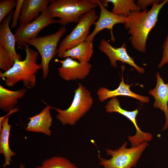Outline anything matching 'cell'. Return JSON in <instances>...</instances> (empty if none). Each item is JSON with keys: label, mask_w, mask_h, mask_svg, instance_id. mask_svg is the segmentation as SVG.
Segmentation results:
<instances>
[{"label": "cell", "mask_w": 168, "mask_h": 168, "mask_svg": "<svg viewBox=\"0 0 168 168\" xmlns=\"http://www.w3.org/2000/svg\"><path fill=\"white\" fill-rule=\"evenodd\" d=\"M26 91L25 88L12 91L0 85V109L5 112L14 109L19 100L24 96Z\"/></svg>", "instance_id": "cell-19"}, {"label": "cell", "mask_w": 168, "mask_h": 168, "mask_svg": "<svg viewBox=\"0 0 168 168\" xmlns=\"http://www.w3.org/2000/svg\"><path fill=\"white\" fill-rule=\"evenodd\" d=\"M41 166L43 168H78L69 160L61 156H54L46 159Z\"/></svg>", "instance_id": "cell-22"}, {"label": "cell", "mask_w": 168, "mask_h": 168, "mask_svg": "<svg viewBox=\"0 0 168 168\" xmlns=\"http://www.w3.org/2000/svg\"><path fill=\"white\" fill-rule=\"evenodd\" d=\"M156 85L154 88L149 91V93L155 99L153 108L159 109L164 113L166 122L162 130L164 131L168 128V86L165 83L159 72L156 73Z\"/></svg>", "instance_id": "cell-15"}, {"label": "cell", "mask_w": 168, "mask_h": 168, "mask_svg": "<svg viewBox=\"0 0 168 168\" xmlns=\"http://www.w3.org/2000/svg\"><path fill=\"white\" fill-rule=\"evenodd\" d=\"M14 12L12 11L3 20L0 25V45L8 52L13 64L15 60H21V56L16 51V38L12 32L9 24L12 21Z\"/></svg>", "instance_id": "cell-14"}, {"label": "cell", "mask_w": 168, "mask_h": 168, "mask_svg": "<svg viewBox=\"0 0 168 168\" xmlns=\"http://www.w3.org/2000/svg\"><path fill=\"white\" fill-rule=\"evenodd\" d=\"M13 64L7 51L0 45V68L4 72L10 69Z\"/></svg>", "instance_id": "cell-24"}, {"label": "cell", "mask_w": 168, "mask_h": 168, "mask_svg": "<svg viewBox=\"0 0 168 168\" xmlns=\"http://www.w3.org/2000/svg\"><path fill=\"white\" fill-rule=\"evenodd\" d=\"M24 0H17L16 9L13 13L12 21L11 23V28H15L17 26V22L19 21L21 8Z\"/></svg>", "instance_id": "cell-25"}, {"label": "cell", "mask_w": 168, "mask_h": 168, "mask_svg": "<svg viewBox=\"0 0 168 168\" xmlns=\"http://www.w3.org/2000/svg\"><path fill=\"white\" fill-rule=\"evenodd\" d=\"M19 168H25L24 165L23 164H21L19 166Z\"/></svg>", "instance_id": "cell-29"}, {"label": "cell", "mask_w": 168, "mask_h": 168, "mask_svg": "<svg viewBox=\"0 0 168 168\" xmlns=\"http://www.w3.org/2000/svg\"><path fill=\"white\" fill-rule=\"evenodd\" d=\"M34 168H43L42 166H37L36 167H35Z\"/></svg>", "instance_id": "cell-30"}, {"label": "cell", "mask_w": 168, "mask_h": 168, "mask_svg": "<svg viewBox=\"0 0 168 168\" xmlns=\"http://www.w3.org/2000/svg\"><path fill=\"white\" fill-rule=\"evenodd\" d=\"M56 23H58V20L52 18L47 9L42 11L33 21L24 26L19 25L14 34L18 47L20 49L25 47L27 42L37 37L41 30L50 24Z\"/></svg>", "instance_id": "cell-8"}, {"label": "cell", "mask_w": 168, "mask_h": 168, "mask_svg": "<svg viewBox=\"0 0 168 168\" xmlns=\"http://www.w3.org/2000/svg\"><path fill=\"white\" fill-rule=\"evenodd\" d=\"M126 45L125 43L119 47H114L105 39H102L99 44V49L105 54L109 58L111 66L117 67V62L120 61L132 66L140 73L145 72V70L137 65L133 58L128 54L126 49Z\"/></svg>", "instance_id": "cell-12"}, {"label": "cell", "mask_w": 168, "mask_h": 168, "mask_svg": "<svg viewBox=\"0 0 168 168\" xmlns=\"http://www.w3.org/2000/svg\"><path fill=\"white\" fill-rule=\"evenodd\" d=\"M96 2L100 8V15L98 20L94 23V29L86 40L92 42L98 33L103 30L107 29L111 31L112 40L114 41V38L112 32L113 26L118 24H124L126 22L127 18L116 15L108 10L101 0H96Z\"/></svg>", "instance_id": "cell-11"}, {"label": "cell", "mask_w": 168, "mask_h": 168, "mask_svg": "<svg viewBox=\"0 0 168 168\" xmlns=\"http://www.w3.org/2000/svg\"><path fill=\"white\" fill-rule=\"evenodd\" d=\"M9 116L3 120L0 131V153L3 155L5 162L2 165L5 168L12 162V157L16 154L12 150L10 147L9 138L12 125L9 124Z\"/></svg>", "instance_id": "cell-18"}, {"label": "cell", "mask_w": 168, "mask_h": 168, "mask_svg": "<svg viewBox=\"0 0 168 168\" xmlns=\"http://www.w3.org/2000/svg\"><path fill=\"white\" fill-rule=\"evenodd\" d=\"M55 61L61 63V67L58 69V74L66 81L85 79L89 74L92 67L89 62H79L70 57L62 60L56 59Z\"/></svg>", "instance_id": "cell-10"}, {"label": "cell", "mask_w": 168, "mask_h": 168, "mask_svg": "<svg viewBox=\"0 0 168 168\" xmlns=\"http://www.w3.org/2000/svg\"><path fill=\"white\" fill-rule=\"evenodd\" d=\"M92 42L85 40L72 49H68L61 58L70 57L79 62H89L93 53Z\"/></svg>", "instance_id": "cell-20"}, {"label": "cell", "mask_w": 168, "mask_h": 168, "mask_svg": "<svg viewBox=\"0 0 168 168\" xmlns=\"http://www.w3.org/2000/svg\"><path fill=\"white\" fill-rule=\"evenodd\" d=\"M163 0H138L136 2L137 6L140 10H144L148 6L152 5L156 3L161 2Z\"/></svg>", "instance_id": "cell-27"}, {"label": "cell", "mask_w": 168, "mask_h": 168, "mask_svg": "<svg viewBox=\"0 0 168 168\" xmlns=\"http://www.w3.org/2000/svg\"><path fill=\"white\" fill-rule=\"evenodd\" d=\"M47 11L53 18L58 17L59 23L65 26L71 23H78L85 14L98 6L96 0H53Z\"/></svg>", "instance_id": "cell-3"}, {"label": "cell", "mask_w": 168, "mask_h": 168, "mask_svg": "<svg viewBox=\"0 0 168 168\" xmlns=\"http://www.w3.org/2000/svg\"><path fill=\"white\" fill-rule=\"evenodd\" d=\"M127 142H125L118 149H105L107 155L111 157L107 159L98 155L99 159V165L104 168H131L135 167L142 153L148 145L144 142L134 147L127 148Z\"/></svg>", "instance_id": "cell-5"}, {"label": "cell", "mask_w": 168, "mask_h": 168, "mask_svg": "<svg viewBox=\"0 0 168 168\" xmlns=\"http://www.w3.org/2000/svg\"><path fill=\"white\" fill-rule=\"evenodd\" d=\"M25 51L26 55L24 60L15 59L10 69L3 72H0V78L8 87H12L21 81L26 89H31L35 85L36 74L41 69L40 64L37 63L39 54L27 44L25 45Z\"/></svg>", "instance_id": "cell-2"}, {"label": "cell", "mask_w": 168, "mask_h": 168, "mask_svg": "<svg viewBox=\"0 0 168 168\" xmlns=\"http://www.w3.org/2000/svg\"><path fill=\"white\" fill-rule=\"evenodd\" d=\"M49 0H24L19 20L20 26H24L37 18L40 12L47 9Z\"/></svg>", "instance_id": "cell-16"}, {"label": "cell", "mask_w": 168, "mask_h": 168, "mask_svg": "<svg viewBox=\"0 0 168 168\" xmlns=\"http://www.w3.org/2000/svg\"><path fill=\"white\" fill-rule=\"evenodd\" d=\"M135 1L134 0H101L106 7L109 2L113 5L112 12L114 14L121 16L128 17L132 12L140 11Z\"/></svg>", "instance_id": "cell-21"}, {"label": "cell", "mask_w": 168, "mask_h": 168, "mask_svg": "<svg viewBox=\"0 0 168 168\" xmlns=\"http://www.w3.org/2000/svg\"><path fill=\"white\" fill-rule=\"evenodd\" d=\"M167 85H168V83H167Z\"/></svg>", "instance_id": "cell-31"}, {"label": "cell", "mask_w": 168, "mask_h": 168, "mask_svg": "<svg viewBox=\"0 0 168 168\" xmlns=\"http://www.w3.org/2000/svg\"><path fill=\"white\" fill-rule=\"evenodd\" d=\"M105 111L108 113L116 112L126 117L133 124L136 133L133 136H129L128 140L132 147H137L143 142L150 141L152 139V134L142 131L138 125L136 117L138 111L137 109L132 111H128L122 109L119 100L116 97L111 98L105 106Z\"/></svg>", "instance_id": "cell-9"}, {"label": "cell", "mask_w": 168, "mask_h": 168, "mask_svg": "<svg viewBox=\"0 0 168 168\" xmlns=\"http://www.w3.org/2000/svg\"><path fill=\"white\" fill-rule=\"evenodd\" d=\"M16 1L15 0H4L0 2V23L16 7Z\"/></svg>", "instance_id": "cell-23"}, {"label": "cell", "mask_w": 168, "mask_h": 168, "mask_svg": "<svg viewBox=\"0 0 168 168\" xmlns=\"http://www.w3.org/2000/svg\"><path fill=\"white\" fill-rule=\"evenodd\" d=\"M130 86L124 82V78L122 77L119 86L115 89L110 90L104 87L98 89L97 92L98 100L100 102H103L109 98L124 96L134 98L141 103L149 102L150 99L148 97L140 95L130 90Z\"/></svg>", "instance_id": "cell-17"}, {"label": "cell", "mask_w": 168, "mask_h": 168, "mask_svg": "<svg viewBox=\"0 0 168 168\" xmlns=\"http://www.w3.org/2000/svg\"><path fill=\"white\" fill-rule=\"evenodd\" d=\"M168 2V0H163L161 2L153 4L149 10L134 12L127 17L124 26L130 35L131 44L138 51H146L148 35L158 21L160 11Z\"/></svg>", "instance_id": "cell-1"}, {"label": "cell", "mask_w": 168, "mask_h": 168, "mask_svg": "<svg viewBox=\"0 0 168 168\" xmlns=\"http://www.w3.org/2000/svg\"><path fill=\"white\" fill-rule=\"evenodd\" d=\"M74 95L70 106L66 110L53 107L57 112V119L63 125H74L91 108L93 103L90 92L82 83L74 91Z\"/></svg>", "instance_id": "cell-4"}, {"label": "cell", "mask_w": 168, "mask_h": 168, "mask_svg": "<svg viewBox=\"0 0 168 168\" xmlns=\"http://www.w3.org/2000/svg\"><path fill=\"white\" fill-rule=\"evenodd\" d=\"M98 18L95 9L83 16L71 32L60 42L58 50V57L61 58L65 51L85 41L90 34L91 27Z\"/></svg>", "instance_id": "cell-7"}, {"label": "cell", "mask_w": 168, "mask_h": 168, "mask_svg": "<svg viewBox=\"0 0 168 168\" xmlns=\"http://www.w3.org/2000/svg\"><path fill=\"white\" fill-rule=\"evenodd\" d=\"M163 53L161 60L158 67L161 68L168 63V34L163 46Z\"/></svg>", "instance_id": "cell-26"}, {"label": "cell", "mask_w": 168, "mask_h": 168, "mask_svg": "<svg viewBox=\"0 0 168 168\" xmlns=\"http://www.w3.org/2000/svg\"><path fill=\"white\" fill-rule=\"evenodd\" d=\"M19 110V109L18 107H16L8 112V113L6 115L0 117V131L2 129V123L4 119L7 117L9 116L10 115L18 112Z\"/></svg>", "instance_id": "cell-28"}, {"label": "cell", "mask_w": 168, "mask_h": 168, "mask_svg": "<svg viewBox=\"0 0 168 168\" xmlns=\"http://www.w3.org/2000/svg\"><path fill=\"white\" fill-rule=\"evenodd\" d=\"M66 31L65 27L62 26L54 33L37 37L29 40L26 42V44L34 47L40 55L41 61L39 64L42 70L44 79L47 77L49 74L50 62L57 54L58 43Z\"/></svg>", "instance_id": "cell-6"}, {"label": "cell", "mask_w": 168, "mask_h": 168, "mask_svg": "<svg viewBox=\"0 0 168 168\" xmlns=\"http://www.w3.org/2000/svg\"><path fill=\"white\" fill-rule=\"evenodd\" d=\"M53 107L47 105L37 114L28 118L29 121L25 130L28 132L41 133L50 136L53 119L50 110Z\"/></svg>", "instance_id": "cell-13"}]
</instances>
